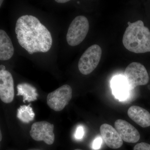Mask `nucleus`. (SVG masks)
Returning a JSON list of instances; mask_svg holds the SVG:
<instances>
[{
    "label": "nucleus",
    "instance_id": "f257e3e1",
    "mask_svg": "<svg viewBox=\"0 0 150 150\" xmlns=\"http://www.w3.org/2000/svg\"><path fill=\"white\" fill-rule=\"evenodd\" d=\"M15 33L19 44L29 54L46 53L52 46L51 33L33 16L25 15L19 18Z\"/></svg>",
    "mask_w": 150,
    "mask_h": 150
},
{
    "label": "nucleus",
    "instance_id": "f03ea898",
    "mask_svg": "<svg viewBox=\"0 0 150 150\" xmlns=\"http://www.w3.org/2000/svg\"><path fill=\"white\" fill-rule=\"evenodd\" d=\"M123 34V45L128 51L143 54L150 52V31L142 21L129 22Z\"/></svg>",
    "mask_w": 150,
    "mask_h": 150
},
{
    "label": "nucleus",
    "instance_id": "7ed1b4c3",
    "mask_svg": "<svg viewBox=\"0 0 150 150\" xmlns=\"http://www.w3.org/2000/svg\"><path fill=\"white\" fill-rule=\"evenodd\" d=\"M124 78L129 90H132L139 86L146 85L149 80L146 69L138 62H132L125 70Z\"/></svg>",
    "mask_w": 150,
    "mask_h": 150
},
{
    "label": "nucleus",
    "instance_id": "20e7f679",
    "mask_svg": "<svg viewBox=\"0 0 150 150\" xmlns=\"http://www.w3.org/2000/svg\"><path fill=\"white\" fill-rule=\"evenodd\" d=\"M89 24L88 20L83 16L76 17L69 25L67 35V40L70 46L80 44L88 33Z\"/></svg>",
    "mask_w": 150,
    "mask_h": 150
},
{
    "label": "nucleus",
    "instance_id": "39448f33",
    "mask_svg": "<svg viewBox=\"0 0 150 150\" xmlns=\"http://www.w3.org/2000/svg\"><path fill=\"white\" fill-rule=\"evenodd\" d=\"M102 49L94 44L87 48L79 60L78 68L82 74H89L96 69L102 56Z\"/></svg>",
    "mask_w": 150,
    "mask_h": 150
},
{
    "label": "nucleus",
    "instance_id": "423d86ee",
    "mask_svg": "<svg viewBox=\"0 0 150 150\" xmlns=\"http://www.w3.org/2000/svg\"><path fill=\"white\" fill-rule=\"evenodd\" d=\"M72 97V89L70 86L64 85L48 94L47 103L56 111H60L69 104Z\"/></svg>",
    "mask_w": 150,
    "mask_h": 150
},
{
    "label": "nucleus",
    "instance_id": "0eeeda50",
    "mask_svg": "<svg viewBox=\"0 0 150 150\" xmlns=\"http://www.w3.org/2000/svg\"><path fill=\"white\" fill-rule=\"evenodd\" d=\"M54 125L46 121L33 123L30 131V135L33 140L43 141L48 145H52L55 141Z\"/></svg>",
    "mask_w": 150,
    "mask_h": 150
},
{
    "label": "nucleus",
    "instance_id": "6e6552de",
    "mask_svg": "<svg viewBox=\"0 0 150 150\" xmlns=\"http://www.w3.org/2000/svg\"><path fill=\"white\" fill-rule=\"evenodd\" d=\"M14 98V81L8 71H0V98L3 102L9 103Z\"/></svg>",
    "mask_w": 150,
    "mask_h": 150
},
{
    "label": "nucleus",
    "instance_id": "1a4fd4ad",
    "mask_svg": "<svg viewBox=\"0 0 150 150\" xmlns=\"http://www.w3.org/2000/svg\"><path fill=\"white\" fill-rule=\"evenodd\" d=\"M115 129L124 142L136 143L139 140V131L129 122L122 119H118L114 123Z\"/></svg>",
    "mask_w": 150,
    "mask_h": 150
},
{
    "label": "nucleus",
    "instance_id": "9d476101",
    "mask_svg": "<svg viewBox=\"0 0 150 150\" xmlns=\"http://www.w3.org/2000/svg\"><path fill=\"white\" fill-rule=\"evenodd\" d=\"M100 130L102 139L108 146L112 149H118L122 146L123 140L112 126L104 123L100 126Z\"/></svg>",
    "mask_w": 150,
    "mask_h": 150
},
{
    "label": "nucleus",
    "instance_id": "9b49d317",
    "mask_svg": "<svg viewBox=\"0 0 150 150\" xmlns=\"http://www.w3.org/2000/svg\"><path fill=\"white\" fill-rule=\"evenodd\" d=\"M129 118L143 128L150 126V113L147 110L137 105L129 108L128 110Z\"/></svg>",
    "mask_w": 150,
    "mask_h": 150
},
{
    "label": "nucleus",
    "instance_id": "f8f14e48",
    "mask_svg": "<svg viewBox=\"0 0 150 150\" xmlns=\"http://www.w3.org/2000/svg\"><path fill=\"white\" fill-rule=\"evenodd\" d=\"M14 48L11 38L6 33L0 30V60L7 61L13 56Z\"/></svg>",
    "mask_w": 150,
    "mask_h": 150
},
{
    "label": "nucleus",
    "instance_id": "ddd939ff",
    "mask_svg": "<svg viewBox=\"0 0 150 150\" xmlns=\"http://www.w3.org/2000/svg\"><path fill=\"white\" fill-rule=\"evenodd\" d=\"M111 86L113 94L118 99H125L128 96L129 89L123 77L117 76L113 79Z\"/></svg>",
    "mask_w": 150,
    "mask_h": 150
},
{
    "label": "nucleus",
    "instance_id": "4468645a",
    "mask_svg": "<svg viewBox=\"0 0 150 150\" xmlns=\"http://www.w3.org/2000/svg\"><path fill=\"white\" fill-rule=\"evenodd\" d=\"M18 93L17 96H21L23 97V102H30L37 99L38 93L36 89L29 83H22L18 85L17 86Z\"/></svg>",
    "mask_w": 150,
    "mask_h": 150
},
{
    "label": "nucleus",
    "instance_id": "2eb2a0df",
    "mask_svg": "<svg viewBox=\"0 0 150 150\" xmlns=\"http://www.w3.org/2000/svg\"><path fill=\"white\" fill-rule=\"evenodd\" d=\"M30 105V104L28 105H21L18 109L17 116L23 123H29L34 119L35 113Z\"/></svg>",
    "mask_w": 150,
    "mask_h": 150
},
{
    "label": "nucleus",
    "instance_id": "dca6fc26",
    "mask_svg": "<svg viewBox=\"0 0 150 150\" xmlns=\"http://www.w3.org/2000/svg\"><path fill=\"white\" fill-rule=\"evenodd\" d=\"M134 150H150V144L144 142L139 143L134 146Z\"/></svg>",
    "mask_w": 150,
    "mask_h": 150
},
{
    "label": "nucleus",
    "instance_id": "f3484780",
    "mask_svg": "<svg viewBox=\"0 0 150 150\" xmlns=\"http://www.w3.org/2000/svg\"><path fill=\"white\" fill-rule=\"evenodd\" d=\"M102 139L100 137H97L94 140L92 144V148L94 150L99 149L102 144Z\"/></svg>",
    "mask_w": 150,
    "mask_h": 150
},
{
    "label": "nucleus",
    "instance_id": "a211bd4d",
    "mask_svg": "<svg viewBox=\"0 0 150 150\" xmlns=\"http://www.w3.org/2000/svg\"><path fill=\"white\" fill-rule=\"evenodd\" d=\"M84 135V130L82 126H79L78 127L76 131L75 136L76 139H80L83 137Z\"/></svg>",
    "mask_w": 150,
    "mask_h": 150
},
{
    "label": "nucleus",
    "instance_id": "6ab92c4d",
    "mask_svg": "<svg viewBox=\"0 0 150 150\" xmlns=\"http://www.w3.org/2000/svg\"><path fill=\"white\" fill-rule=\"evenodd\" d=\"M69 1H68V0H56L55 1L57 3L64 4V3L68 2Z\"/></svg>",
    "mask_w": 150,
    "mask_h": 150
},
{
    "label": "nucleus",
    "instance_id": "aec40b11",
    "mask_svg": "<svg viewBox=\"0 0 150 150\" xmlns=\"http://www.w3.org/2000/svg\"><path fill=\"white\" fill-rule=\"evenodd\" d=\"M6 71V67L4 65H1L0 66V71Z\"/></svg>",
    "mask_w": 150,
    "mask_h": 150
},
{
    "label": "nucleus",
    "instance_id": "412c9836",
    "mask_svg": "<svg viewBox=\"0 0 150 150\" xmlns=\"http://www.w3.org/2000/svg\"><path fill=\"white\" fill-rule=\"evenodd\" d=\"M1 1V4H0V6H1V3H2L3 1H1H1Z\"/></svg>",
    "mask_w": 150,
    "mask_h": 150
},
{
    "label": "nucleus",
    "instance_id": "4be33fe9",
    "mask_svg": "<svg viewBox=\"0 0 150 150\" xmlns=\"http://www.w3.org/2000/svg\"><path fill=\"white\" fill-rule=\"evenodd\" d=\"M1 140H0V141H1Z\"/></svg>",
    "mask_w": 150,
    "mask_h": 150
},
{
    "label": "nucleus",
    "instance_id": "5701e85b",
    "mask_svg": "<svg viewBox=\"0 0 150 150\" xmlns=\"http://www.w3.org/2000/svg\"><path fill=\"white\" fill-rule=\"evenodd\" d=\"M74 150H83L80 149H75Z\"/></svg>",
    "mask_w": 150,
    "mask_h": 150
}]
</instances>
